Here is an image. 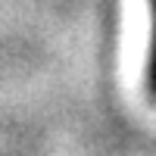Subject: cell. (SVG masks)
<instances>
[{
    "label": "cell",
    "instance_id": "obj_1",
    "mask_svg": "<svg viewBox=\"0 0 156 156\" xmlns=\"http://www.w3.org/2000/svg\"><path fill=\"white\" fill-rule=\"evenodd\" d=\"M150 90L156 94V0H153V47H150Z\"/></svg>",
    "mask_w": 156,
    "mask_h": 156
}]
</instances>
